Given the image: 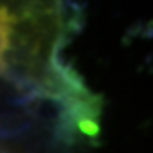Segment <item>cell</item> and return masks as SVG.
<instances>
[{
  "label": "cell",
  "instance_id": "cell-1",
  "mask_svg": "<svg viewBox=\"0 0 153 153\" xmlns=\"http://www.w3.org/2000/svg\"><path fill=\"white\" fill-rule=\"evenodd\" d=\"M19 22V14L14 9L0 5V70H7V56L12 49V41Z\"/></svg>",
  "mask_w": 153,
  "mask_h": 153
}]
</instances>
